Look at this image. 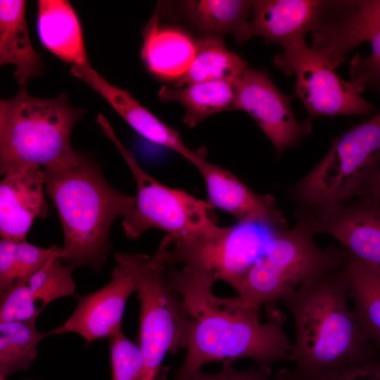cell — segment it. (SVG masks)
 Listing matches in <instances>:
<instances>
[{
  "label": "cell",
  "mask_w": 380,
  "mask_h": 380,
  "mask_svg": "<svg viewBox=\"0 0 380 380\" xmlns=\"http://www.w3.org/2000/svg\"><path fill=\"white\" fill-rule=\"evenodd\" d=\"M166 277L183 300L189 315L186 355L176 376H183L211 362L253 360L271 369L282 360H293L294 346L284 331L286 320L277 304L266 305L267 320L260 310L226 305L213 293L216 281L192 267H169Z\"/></svg>",
  "instance_id": "1"
},
{
  "label": "cell",
  "mask_w": 380,
  "mask_h": 380,
  "mask_svg": "<svg viewBox=\"0 0 380 380\" xmlns=\"http://www.w3.org/2000/svg\"><path fill=\"white\" fill-rule=\"evenodd\" d=\"M349 297L343 265L307 281L282 300L295 327L294 380H327L379 354Z\"/></svg>",
  "instance_id": "2"
},
{
  "label": "cell",
  "mask_w": 380,
  "mask_h": 380,
  "mask_svg": "<svg viewBox=\"0 0 380 380\" xmlns=\"http://www.w3.org/2000/svg\"><path fill=\"white\" fill-rule=\"evenodd\" d=\"M43 170L46 193L63 227L61 260L73 269L101 271L112 248L111 226L131 213L134 196L112 187L97 163L82 153L71 163Z\"/></svg>",
  "instance_id": "3"
},
{
  "label": "cell",
  "mask_w": 380,
  "mask_h": 380,
  "mask_svg": "<svg viewBox=\"0 0 380 380\" xmlns=\"http://www.w3.org/2000/svg\"><path fill=\"white\" fill-rule=\"evenodd\" d=\"M84 112L72 106L64 94L53 99L37 98L25 87L13 98L1 100V175L77 160L82 153L73 148L71 134Z\"/></svg>",
  "instance_id": "4"
},
{
  "label": "cell",
  "mask_w": 380,
  "mask_h": 380,
  "mask_svg": "<svg viewBox=\"0 0 380 380\" xmlns=\"http://www.w3.org/2000/svg\"><path fill=\"white\" fill-rule=\"evenodd\" d=\"M315 234L304 221L275 231L263 251L240 278L237 295L220 298L226 305L260 310L277 304L307 281L327 271L341 267L349 253L341 245L319 247Z\"/></svg>",
  "instance_id": "5"
},
{
  "label": "cell",
  "mask_w": 380,
  "mask_h": 380,
  "mask_svg": "<svg viewBox=\"0 0 380 380\" xmlns=\"http://www.w3.org/2000/svg\"><path fill=\"white\" fill-rule=\"evenodd\" d=\"M380 167V110L335 137L325 156L288 187L296 220L360 196Z\"/></svg>",
  "instance_id": "6"
},
{
  "label": "cell",
  "mask_w": 380,
  "mask_h": 380,
  "mask_svg": "<svg viewBox=\"0 0 380 380\" xmlns=\"http://www.w3.org/2000/svg\"><path fill=\"white\" fill-rule=\"evenodd\" d=\"M167 248L160 241L153 255L115 253L117 265L134 278L140 303L138 345L144 357L142 380H156L167 353L186 349L189 315L166 277Z\"/></svg>",
  "instance_id": "7"
},
{
  "label": "cell",
  "mask_w": 380,
  "mask_h": 380,
  "mask_svg": "<svg viewBox=\"0 0 380 380\" xmlns=\"http://www.w3.org/2000/svg\"><path fill=\"white\" fill-rule=\"evenodd\" d=\"M96 121L123 157L136 182L134 205L122 224L127 238L138 239L153 228L176 237H184L209 231L218 225L208 201L155 179L122 144L108 120L99 114Z\"/></svg>",
  "instance_id": "8"
},
{
  "label": "cell",
  "mask_w": 380,
  "mask_h": 380,
  "mask_svg": "<svg viewBox=\"0 0 380 380\" xmlns=\"http://www.w3.org/2000/svg\"><path fill=\"white\" fill-rule=\"evenodd\" d=\"M274 232L259 224L236 223L184 237L167 234L163 239L168 251L167 265L201 270L234 288Z\"/></svg>",
  "instance_id": "9"
},
{
  "label": "cell",
  "mask_w": 380,
  "mask_h": 380,
  "mask_svg": "<svg viewBox=\"0 0 380 380\" xmlns=\"http://www.w3.org/2000/svg\"><path fill=\"white\" fill-rule=\"evenodd\" d=\"M282 52L274 56V65L295 77V92L308 113L310 120L338 115L367 116L374 106L355 87L341 78L305 38L285 44Z\"/></svg>",
  "instance_id": "10"
},
{
  "label": "cell",
  "mask_w": 380,
  "mask_h": 380,
  "mask_svg": "<svg viewBox=\"0 0 380 380\" xmlns=\"http://www.w3.org/2000/svg\"><path fill=\"white\" fill-rule=\"evenodd\" d=\"M234 110L247 113L272 144L277 156L298 146L312 128L310 119L298 121L291 99L281 92L265 70L248 66L234 80Z\"/></svg>",
  "instance_id": "11"
},
{
  "label": "cell",
  "mask_w": 380,
  "mask_h": 380,
  "mask_svg": "<svg viewBox=\"0 0 380 380\" xmlns=\"http://www.w3.org/2000/svg\"><path fill=\"white\" fill-rule=\"evenodd\" d=\"M379 32L380 0L327 1L310 46L336 69L353 49Z\"/></svg>",
  "instance_id": "12"
},
{
  "label": "cell",
  "mask_w": 380,
  "mask_h": 380,
  "mask_svg": "<svg viewBox=\"0 0 380 380\" xmlns=\"http://www.w3.org/2000/svg\"><path fill=\"white\" fill-rule=\"evenodd\" d=\"M191 163L204 181L212 208L232 215L237 223L259 224L273 231L289 227L272 196L256 194L231 172L208 162L205 149H198Z\"/></svg>",
  "instance_id": "13"
},
{
  "label": "cell",
  "mask_w": 380,
  "mask_h": 380,
  "mask_svg": "<svg viewBox=\"0 0 380 380\" xmlns=\"http://www.w3.org/2000/svg\"><path fill=\"white\" fill-rule=\"evenodd\" d=\"M315 234L336 239L351 255L380 269V201L360 196L303 218Z\"/></svg>",
  "instance_id": "14"
},
{
  "label": "cell",
  "mask_w": 380,
  "mask_h": 380,
  "mask_svg": "<svg viewBox=\"0 0 380 380\" xmlns=\"http://www.w3.org/2000/svg\"><path fill=\"white\" fill-rule=\"evenodd\" d=\"M110 281L102 288L77 296V306L70 317L51 330L53 335L75 333L89 343L108 338L122 330V317L127 300L136 292L132 276L116 265Z\"/></svg>",
  "instance_id": "15"
},
{
  "label": "cell",
  "mask_w": 380,
  "mask_h": 380,
  "mask_svg": "<svg viewBox=\"0 0 380 380\" xmlns=\"http://www.w3.org/2000/svg\"><path fill=\"white\" fill-rule=\"evenodd\" d=\"M73 268L58 256L25 280L17 281L0 298V322L37 319L52 301L77 297Z\"/></svg>",
  "instance_id": "16"
},
{
  "label": "cell",
  "mask_w": 380,
  "mask_h": 380,
  "mask_svg": "<svg viewBox=\"0 0 380 380\" xmlns=\"http://www.w3.org/2000/svg\"><path fill=\"white\" fill-rule=\"evenodd\" d=\"M327 7L322 0H255L248 20L245 42L254 37L267 44L282 46L319 25Z\"/></svg>",
  "instance_id": "17"
},
{
  "label": "cell",
  "mask_w": 380,
  "mask_h": 380,
  "mask_svg": "<svg viewBox=\"0 0 380 380\" xmlns=\"http://www.w3.org/2000/svg\"><path fill=\"white\" fill-rule=\"evenodd\" d=\"M3 177L0 183L1 236L26 240L34 220L48 215L44 170L27 167Z\"/></svg>",
  "instance_id": "18"
},
{
  "label": "cell",
  "mask_w": 380,
  "mask_h": 380,
  "mask_svg": "<svg viewBox=\"0 0 380 380\" xmlns=\"http://www.w3.org/2000/svg\"><path fill=\"white\" fill-rule=\"evenodd\" d=\"M70 72L99 94L139 135L179 153L190 163L196 156L198 150L187 147L177 131L159 120L127 91L108 82L91 66L71 67Z\"/></svg>",
  "instance_id": "19"
},
{
  "label": "cell",
  "mask_w": 380,
  "mask_h": 380,
  "mask_svg": "<svg viewBox=\"0 0 380 380\" xmlns=\"http://www.w3.org/2000/svg\"><path fill=\"white\" fill-rule=\"evenodd\" d=\"M159 19L158 8L143 30L141 57L153 75L176 81L190 67L197 41L182 30L161 25Z\"/></svg>",
  "instance_id": "20"
},
{
  "label": "cell",
  "mask_w": 380,
  "mask_h": 380,
  "mask_svg": "<svg viewBox=\"0 0 380 380\" xmlns=\"http://www.w3.org/2000/svg\"><path fill=\"white\" fill-rule=\"evenodd\" d=\"M37 31L43 46L71 67H91L79 18L66 0L37 1Z\"/></svg>",
  "instance_id": "21"
},
{
  "label": "cell",
  "mask_w": 380,
  "mask_h": 380,
  "mask_svg": "<svg viewBox=\"0 0 380 380\" xmlns=\"http://www.w3.org/2000/svg\"><path fill=\"white\" fill-rule=\"evenodd\" d=\"M23 0L0 1V64L15 67L21 85L40 75L43 63L30 37Z\"/></svg>",
  "instance_id": "22"
},
{
  "label": "cell",
  "mask_w": 380,
  "mask_h": 380,
  "mask_svg": "<svg viewBox=\"0 0 380 380\" xmlns=\"http://www.w3.org/2000/svg\"><path fill=\"white\" fill-rule=\"evenodd\" d=\"M178 3L182 18L202 37H223L231 33L237 43H245L253 1L187 0Z\"/></svg>",
  "instance_id": "23"
},
{
  "label": "cell",
  "mask_w": 380,
  "mask_h": 380,
  "mask_svg": "<svg viewBox=\"0 0 380 380\" xmlns=\"http://www.w3.org/2000/svg\"><path fill=\"white\" fill-rule=\"evenodd\" d=\"M344 271L353 315L380 354V269L349 253Z\"/></svg>",
  "instance_id": "24"
},
{
  "label": "cell",
  "mask_w": 380,
  "mask_h": 380,
  "mask_svg": "<svg viewBox=\"0 0 380 380\" xmlns=\"http://www.w3.org/2000/svg\"><path fill=\"white\" fill-rule=\"evenodd\" d=\"M163 101H175L184 108V123L195 127L206 118L220 112L234 110V82L214 80L189 84L182 87H160L158 94Z\"/></svg>",
  "instance_id": "25"
},
{
  "label": "cell",
  "mask_w": 380,
  "mask_h": 380,
  "mask_svg": "<svg viewBox=\"0 0 380 380\" xmlns=\"http://www.w3.org/2000/svg\"><path fill=\"white\" fill-rule=\"evenodd\" d=\"M196 41L194 58L185 74L175 81V87L214 80L234 82L249 66L226 47L223 37H202Z\"/></svg>",
  "instance_id": "26"
},
{
  "label": "cell",
  "mask_w": 380,
  "mask_h": 380,
  "mask_svg": "<svg viewBox=\"0 0 380 380\" xmlns=\"http://www.w3.org/2000/svg\"><path fill=\"white\" fill-rule=\"evenodd\" d=\"M36 321L0 322V378L28 369L37 358L41 341L52 336L51 331H39Z\"/></svg>",
  "instance_id": "27"
},
{
  "label": "cell",
  "mask_w": 380,
  "mask_h": 380,
  "mask_svg": "<svg viewBox=\"0 0 380 380\" xmlns=\"http://www.w3.org/2000/svg\"><path fill=\"white\" fill-rule=\"evenodd\" d=\"M108 339L112 380H142L144 363L138 343L127 338L122 330Z\"/></svg>",
  "instance_id": "28"
},
{
  "label": "cell",
  "mask_w": 380,
  "mask_h": 380,
  "mask_svg": "<svg viewBox=\"0 0 380 380\" xmlns=\"http://www.w3.org/2000/svg\"><path fill=\"white\" fill-rule=\"evenodd\" d=\"M369 42L370 54H357L351 59L348 82L360 93L369 89L380 94V32Z\"/></svg>",
  "instance_id": "29"
},
{
  "label": "cell",
  "mask_w": 380,
  "mask_h": 380,
  "mask_svg": "<svg viewBox=\"0 0 380 380\" xmlns=\"http://www.w3.org/2000/svg\"><path fill=\"white\" fill-rule=\"evenodd\" d=\"M222 364L223 367L217 373H205L198 369L183 376L175 375L174 380H294L291 370L288 368L281 369L271 376V369L258 366L240 370L233 366V362Z\"/></svg>",
  "instance_id": "30"
},
{
  "label": "cell",
  "mask_w": 380,
  "mask_h": 380,
  "mask_svg": "<svg viewBox=\"0 0 380 380\" xmlns=\"http://www.w3.org/2000/svg\"><path fill=\"white\" fill-rule=\"evenodd\" d=\"M61 247L42 248L26 240L17 244V281L25 280L42 268L51 258L59 256ZM16 281V282H17Z\"/></svg>",
  "instance_id": "31"
},
{
  "label": "cell",
  "mask_w": 380,
  "mask_h": 380,
  "mask_svg": "<svg viewBox=\"0 0 380 380\" xmlns=\"http://www.w3.org/2000/svg\"><path fill=\"white\" fill-rule=\"evenodd\" d=\"M18 241L1 238L0 241V294L17 281V244Z\"/></svg>",
  "instance_id": "32"
},
{
  "label": "cell",
  "mask_w": 380,
  "mask_h": 380,
  "mask_svg": "<svg viewBox=\"0 0 380 380\" xmlns=\"http://www.w3.org/2000/svg\"><path fill=\"white\" fill-rule=\"evenodd\" d=\"M327 380H380V354Z\"/></svg>",
  "instance_id": "33"
},
{
  "label": "cell",
  "mask_w": 380,
  "mask_h": 380,
  "mask_svg": "<svg viewBox=\"0 0 380 380\" xmlns=\"http://www.w3.org/2000/svg\"><path fill=\"white\" fill-rule=\"evenodd\" d=\"M360 196H365L380 201V167L364 189Z\"/></svg>",
  "instance_id": "34"
},
{
  "label": "cell",
  "mask_w": 380,
  "mask_h": 380,
  "mask_svg": "<svg viewBox=\"0 0 380 380\" xmlns=\"http://www.w3.org/2000/svg\"><path fill=\"white\" fill-rule=\"evenodd\" d=\"M0 380H7L6 378H0ZM27 380H35V379H27Z\"/></svg>",
  "instance_id": "35"
}]
</instances>
